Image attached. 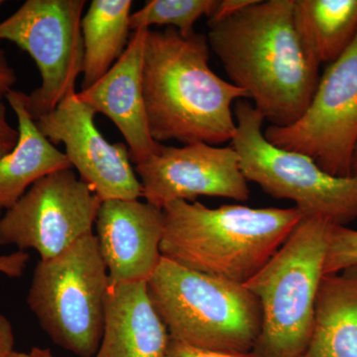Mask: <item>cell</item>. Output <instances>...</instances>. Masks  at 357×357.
Listing matches in <instances>:
<instances>
[{"label":"cell","mask_w":357,"mask_h":357,"mask_svg":"<svg viewBox=\"0 0 357 357\" xmlns=\"http://www.w3.org/2000/svg\"><path fill=\"white\" fill-rule=\"evenodd\" d=\"M6 100L17 116L20 139L10 153L0 158V211L10 210L39 178L73 168L66 154L37 128L25 109L22 91L13 89Z\"/></svg>","instance_id":"cell-16"},{"label":"cell","mask_w":357,"mask_h":357,"mask_svg":"<svg viewBox=\"0 0 357 357\" xmlns=\"http://www.w3.org/2000/svg\"><path fill=\"white\" fill-rule=\"evenodd\" d=\"M217 0H150L130 15V29L137 31L160 25L175 28L184 36L195 32L194 26L203 16L208 17Z\"/></svg>","instance_id":"cell-20"},{"label":"cell","mask_w":357,"mask_h":357,"mask_svg":"<svg viewBox=\"0 0 357 357\" xmlns=\"http://www.w3.org/2000/svg\"><path fill=\"white\" fill-rule=\"evenodd\" d=\"M351 176L357 177V142L356 148H354V155H352Z\"/></svg>","instance_id":"cell-28"},{"label":"cell","mask_w":357,"mask_h":357,"mask_svg":"<svg viewBox=\"0 0 357 357\" xmlns=\"http://www.w3.org/2000/svg\"><path fill=\"white\" fill-rule=\"evenodd\" d=\"M206 35L230 83L243 89L272 126L286 128L309 107L319 65L299 36L294 0H255L218 20Z\"/></svg>","instance_id":"cell-1"},{"label":"cell","mask_w":357,"mask_h":357,"mask_svg":"<svg viewBox=\"0 0 357 357\" xmlns=\"http://www.w3.org/2000/svg\"><path fill=\"white\" fill-rule=\"evenodd\" d=\"M15 337L10 321L0 312V357H6L15 351Z\"/></svg>","instance_id":"cell-26"},{"label":"cell","mask_w":357,"mask_h":357,"mask_svg":"<svg viewBox=\"0 0 357 357\" xmlns=\"http://www.w3.org/2000/svg\"><path fill=\"white\" fill-rule=\"evenodd\" d=\"M297 357H357V275L324 276L309 344Z\"/></svg>","instance_id":"cell-17"},{"label":"cell","mask_w":357,"mask_h":357,"mask_svg":"<svg viewBox=\"0 0 357 357\" xmlns=\"http://www.w3.org/2000/svg\"><path fill=\"white\" fill-rule=\"evenodd\" d=\"M131 0H93L82 20V91L95 84L121 57L130 40Z\"/></svg>","instance_id":"cell-18"},{"label":"cell","mask_w":357,"mask_h":357,"mask_svg":"<svg viewBox=\"0 0 357 357\" xmlns=\"http://www.w3.org/2000/svg\"><path fill=\"white\" fill-rule=\"evenodd\" d=\"M148 29L134 31L121 58L95 84L77 93L96 114L114 122L137 165L158 150L148 128L142 86L143 53Z\"/></svg>","instance_id":"cell-14"},{"label":"cell","mask_w":357,"mask_h":357,"mask_svg":"<svg viewBox=\"0 0 357 357\" xmlns=\"http://www.w3.org/2000/svg\"><path fill=\"white\" fill-rule=\"evenodd\" d=\"M349 271L354 272V274L357 275V267L356 268H352V269H349Z\"/></svg>","instance_id":"cell-30"},{"label":"cell","mask_w":357,"mask_h":357,"mask_svg":"<svg viewBox=\"0 0 357 357\" xmlns=\"http://www.w3.org/2000/svg\"><path fill=\"white\" fill-rule=\"evenodd\" d=\"M264 136L275 146L307 155L331 175L351 177L357 142V34L319 77L300 119L286 128L268 126Z\"/></svg>","instance_id":"cell-9"},{"label":"cell","mask_w":357,"mask_h":357,"mask_svg":"<svg viewBox=\"0 0 357 357\" xmlns=\"http://www.w3.org/2000/svg\"><path fill=\"white\" fill-rule=\"evenodd\" d=\"M109 273L93 232L33 272L27 304L52 342L79 357H95L105 321Z\"/></svg>","instance_id":"cell-6"},{"label":"cell","mask_w":357,"mask_h":357,"mask_svg":"<svg viewBox=\"0 0 357 357\" xmlns=\"http://www.w3.org/2000/svg\"><path fill=\"white\" fill-rule=\"evenodd\" d=\"M165 357H255L251 354H230L196 349L171 338Z\"/></svg>","instance_id":"cell-22"},{"label":"cell","mask_w":357,"mask_h":357,"mask_svg":"<svg viewBox=\"0 0 357 357\" xmlns=\"http://www.w3.org/2000/svg\"><path fill=\"white\" fill-rule=\"evenodd\" d=\"M102 203L74 169L48 174L0 218V245L50 259L93 232Z\"/></svg>","instance_id":"cell-10"},{"label":"cell","mask_w":357,"mask_h":357,"mask_svg":"<svg viewBox=\"0 0 357 357\" xmlns=\"http://www.w3.org/2000/svg\"><path fill=\"white\" fill-rule=\"evenodd\" d=\"M84 0H27L0 22V41L27 52L36 63L42 83L23 102L33 121L53 112L68 96L76 95L83 73L82 20Z\"/></svg>","instance_id":"cell-8"},{"label":"cell","mask_w":357,"mask_h":357,"mask_svg":"<svg viewBox=\"0 0 357 357\" xmlns=\"http://www.w3.org/2000/svg\"><path fill=\"white\" fill-rule=\"evenodd\" d=\"M142 198L163 210L176 201L196 202L198 197H220L245 202L248 180L234 147L197 142L182 147L160 145L135 165Z\"/></svg>","instance_id":"cell-11"},{"label":"cell","mask_w":357,"mask_h":357,"mask_svg":"<svg viewBox=\"0 0 357 357\" xmlns=\"http://www.w3.org/2000/svg\"><path fill=\"white\" fill-rule=\"evenodd\" d=\"M147 287L172 340L204 351H252L261 331V307L243 284L162 257Z\"/></svg>","instance_id":"cell-4"},{"label":"cell","mask_w":357,"mask_h":357,"mask_svg":"<svg viewBox=\"0 0 357 357\" xmlns=\"http://www.w3.org/2000/svg\"><path fill=\"white\" fill-rule=\"evenodd\" d=\"M328 223L302 218L276 253L244 284L259 301L262 325L250 354L297 357L309 344L324 276Z\"/></svg>","instance_id":"cell-5"},{"label":"cell","mask_w":357,"mask_h":357,"mask_svg":"<svg viewBox=\"0 0 357 357\" xmlns=\"http://www.w3.org/2000/svg\"><path fill=\"white\" fill-rule=\"evenodd\" d=\"M303 44L319 65L332 64L357 34V0H294Z\"/></svg>","instance_id":"cell-19"},{"label":"cell","mask_w":357,"mask_h":357,"mask_svg":"<svg viewBox=\"0 0 357 357\" xmlns=\"http://www.w3.org/2000/svg\"><path fill=\"white\" fill-rule=\"evenodd\" d=\"M163 257L201 273L244 284L304 218L297 208H255L176 201L163 208Z\"/></svg>","instance_id":"cell-3"},{"label":"cell","mask_w":357,"mask_h":357,"mask_svg":"<svg viewBox=\"0 0 357 357\" xmlns=\"http://www.w3.org/2000/svg\"><path fill=\"white\" fill-rule=\"evenodd\" d=\"M29 354L31 357H57L52 354L50 349H41V347H33Z\"/></svg>","instance_id":"cell-27"},{"label":"cell","mask_w":357,"mask_h":357,"mask_svg":"<svg viewBox=\"0 0 357 357\" xmlns=\"http://www.w3.org/2000/svg\"><path fill=\"white\" fill-rule=\"evenodd\" d=\"M18 139L20 131L9 123L6 105L0 102V158L13 151L17 145Z\"/></svg>","instance_id":"cell-23"},{"label":"cell","mask_w":357,"mask_h":357,"mask_svg":"<svg viewBox=\"0 0 357 357\" xmlns=\"http://www.w3.org/2000/svg\"><path fill=\"white\" fill-rule=\"evenodd\" d=\"M210 50L204 34L147 30L143 95L150 134L160 144L175 140L217 146L234 138V103L248 95L213 72Z\"/></svg>","instance_id":"cell-2"},{"label":"cell","mask_w":357,"mask_h":357,"mask_svg":"<svg viewBox=\"0 0 357 357\" xmlns=\"http://www.w3.org/2000/svg\"><path fill=\"white\" fill-rule=\"evenodd\" d=\"M4 2L3 1H1V0H0V6H1V4H3Z\"/></svg>","instance_id":"cell-31"},{"label":"cell","mask_w":357,"mask_h":357,"mask_svg":"<svg viewBox=\"0 0 357 357\" xmlns=\"http://www.w3.org/2000/svg\"><path fill=\"white\" fill-rule=\"evenodd\" d=\"M357 267V230L330 225L324 275L340 274Z\"/></svg>","instance_id":"cell-21"},{"label":"cell","mask_w":357,"mask_h":357,"mask_svg":"<svg viewBox=\"0 0 357 357\" xmlns=\"http://www.w3.org/2000/svg\"><path fill=\"white\" fill-rule=\"evenodd\" d=\"M170 340L150 300L147 282L109 283L95 357H165Z\"/></svg>","instance_id":"cell-15"},{"label":"cell","mask_w":357,"mask_h":357,"mask_svg":"<svg viewBox=\"0 0 357 357\" xmlns=\"http://www.w3.org/2000/svg\"><path fill=\"white\" fill-rule=\"evenodd\" d=\"M95 225L109 283L148 282L163 257V210L138 199H109Z\"/></svg>","instance_id":"cell-13"},{"label":"cell","mask_w":357,"mask_h":357,"mask_svg":"<svg viewBox=\"0 0 357 357\" xmlns=\"http://www.w3.org/2000/svg\"><path fill=\"white\" fill-rule=\"evenodd\" d=\"M96 114L76 93L35 122L50 142L65 145L73 169L102 202L142 198L128 147L112 144L103 137L96 126Z\"/></svg>","instance_id":"cell-12"},{"label":"cell","mask_w":357,"mask_h":357,"mask_svg":"<svg viewBox=\"0 0 357 357\" xmlns=\"http://www.w3.org/2000/svg\"><path fill=\"white\" fill-rule=\"evenodd\" d=\"M236 130L231 146L244 177L275 199L296 204L305 218L345 225L357 218V177H335L307 155L270 143L262 131L264 117L249 100L234 105Z\"/></svg>","instance_id":"cell-7"},{"label":"cell","mask_w":357,"mask_h":357,"mask_svg":"<svg viewBox=\"0 0 357 357\" xmlns=\"http://www.w3.org/2000/svg\"><path fill=\"white\" fill-rule=\"evenodd\" d=\"M29 262V255L18 250L6 255H0V273L10 278H20L24 274Z\"/></svg>","instance_id":"cell-24"},{"label":"cell","mask_w":357,"mask_h":357,"mask_svg":"<svg viewBox=\"0 0 357 357\" xmlns=\"http://www.w3.org/2000/svg\"><path fill=\"white\" fill-rule=\"evenodd\" d=\"M17 82V75L9 63L6 51L0 48V102L6 98L7 93L13 91Z\"/></svg>","instance_id":"cell-25"},{"label":"cell","mask_w":357,"mask_h":357,"mask_svg":"<svg viewBox=\"0 0 357 357\" xmlns=\"http://www.w3.org/2000/svg\"><path fill=\"white\" fill-rule=\"evenodd\" d=\"M6 357H31V356H30V354H25V352L14 351L13 352H11L10 354H8V356Z\"/></svg>","instance_id":"cell-29"}]
</instances>
